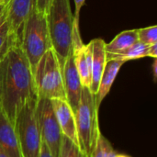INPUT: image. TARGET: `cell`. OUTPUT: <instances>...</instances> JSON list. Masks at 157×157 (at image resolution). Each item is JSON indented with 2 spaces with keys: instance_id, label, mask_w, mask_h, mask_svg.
Wrapping results in <instances>:
<instances>
[{
  "instance_id": "obj_1",
  "label": "cell",
  "mask_w": 157,
  "mask_h": 157,
  "mask_svg": "<svg viewBox=\"0 0 157 157\" xmlns=\"http://www.w3.org/2000/svg\"><path fill=\"white\" fill-rule=\"evenodd\" d=\"M33 98H38L33 72L18 40L0 60V107L14 123L21 108Z\"/></svg>"
},
{
  "instance_id": "obj_2",
  "label": "cell",
  "mask_w": 157,
  "mask_h": 157,
  "mask_svg": "<svg viewBox=\"0 0 157 157\" xmlns=\"http://www.w3.org/2000/svg\"><path fill=\"white\" fill-rule=\"evenodd\" d=\"M47 22L52 48L63 71L72 50L74 15L70 0H52L47 14Z\"/></svg>"
},
{
  "instance_id": "obj_3",
  "label": "cell",
  "mask_w": 157,
  "mask_h": 157,
  "mask_svg": "<svg viewBox=\"0 0 157 157\" xmlns=\"http://www.w3.org/2000/svg\"><path fill=\"white\" fill-rule=\"evenodd\" d=\"M98 110L96 95L89 88L83 87L75 115L79 147L87 157L91 156L101 133L98 122Z\"/></svg>"
},
{
  "instance_id": "obj_4",
  "label": "cell",
  "mask_w": 157,
  "mask_h": 157,
  "mask_svg": "<svg viewBox=\"0 0 157 157\" xmlns=\"http://www.w3.org/2000/svg\"><path fill=\"white\" fill-rule=\"evenodd\" d=\"M21 46L32 72L42 55L52 48L47 16L41 13L36 5L25 22L21 35Z\"/></svg>"
},
{
  "instance_id": "obj_5",
  "label": "cell",
  "mask_w": 157,
  "mask_h": 157,
  "mask_svg": "<svg viewBox=\"0 0 157 157\" xmlns=\"http://www.w3.org/2000/svg\"><path fill=\"white\" fill-rule=\"evenodd\" d=\"M33 76L38 98L51 100L66 99L63 71L52 48L49 49L38 62Z\"/></svg>"
},
{
  "instance_id": "obj_6",
  "label": "cell",
  "mask_w": 157,
  "mask_h": 157,
  "mask_svg": "<svg viewBox=\"0 0 157 157\" xmlns=\"http://www.w3.org/2000/svg\"><path fill=\"white\" fill-rule=\"evenodd\" d=\"M38 98L28 101L17 113L14 126L17 134L22 157H39L41 138L36 116Z\"/></svg>"
},
{
  "instance_id": "obj_7",
  "label": "cell",
  "mask_w": 157,
  "mask_h": 157,
  "mask_svg": "<svg viewBox=\"0 0 157 157\" xmlns=\"http://www.w3.org/2000/svg\"><path fill=\"white\" fill-rule=\"evenodd\" d=\"M36 116L41 142L48 147L53 157H58L63 133L58 124L51 99L38 98Z\"/></svg>"
},
{
  "instance_id": "obj_8",
  "label": "cell",
  "mask_w": 157,
  "mask_h": 157,
  "mask_svg": "<svg viewBox=\"0 0 157 157\" xmlns=\"http://www.w3.org/2000/svg\"><path fill=\"white\" fill-rule=\"evenodd\" d=\"M63 78L66 100L74 112H75L79 104L83 86L81 84L80 77L74 61L72 50L63 68Z\"/></svg>"
},
{
  "instance_id": "obj_9",
  "label": "cell",
  "mask_w": 157,
  "mask_h": 157,
  "mask_svg": "<svg viewBox=\"0 0 157 157\" xmlns=\"http://www.w3.org/2000/svg\"><path fill=\"white\" fill-rule=\"evenodd\" d=\"M36 5V0H6V10L7 18L17 40L21 41V35L25 22Z\"/></svg>"
},
{
  "instance_id": "obj_10",
  "label": "cell",
  "mask_w": 157,
  "mask_h": 157,
  "mask_svg": "<svg viewBox=\"0 0 157 157\" xmlns=\"http://www.w3.org/2000/svg\"><path fill=\"white\" fill-rule=\"evenodd\" d=\"M51 101L63 135L67 137L69 140L79 146L75 115L71 106L66 99L56 98L52 99Z\"/></svg>"
},
{
  "instance_id": "obj_11",
  "label": "cell",
  "mask_w": 157,
  "mask_h": 157,
  "mask_svg": "<svg viewBox=\"0 0 157 157\" xmlns=\"http://www.w3.org/2000/svg\"><path fill=\"white\" fill-rule=\"evenodd\" d=\"M0 148L8 157H22L14 123L0 107Z\"/></svg>"
},
{
  "instance_id": "obj_12",
  "label": "cell",
  "mask_w": 157,
  "mask_h": 157,
  "mask_svg": "<svg viewBox=\"0 0 157 157\" xmlns=\"http://www.w3.org/2000/svg\"><path fill=\"white\" fill-rule=\"evenodd\" d=\"M92 52L91 61V85L90 91L97 95L100 83V78L107 63L106 42L102 39H94L90 42Z\"/></svg>"
},
{
  "instance_id": "obj_13",
  "label": "cell",
  "mask_w": 157,
  "mask_h": 157,
  "mask_svg": "<svg viewBox=\"0 0 157 157\" xmlns=\"http://www.w3.org/2000/svg\"><path fill=\"white\" fill-rule=\"evenodd\" d=\"M125 62L120 60H109L106 63L105 68L103 70L100 83L98 86V91L96 95V101L98 108L100 107L103 99L109 93L111 86L117 77V75L121 67L124 64Z\"/></svg>"
},
{
  "instance_id": "obj_14",
  "label": "cell",
  "mask_w": 157,
  "mask_h": 157,
  "mask_svg": "<svg viewBox=\"0 0 157 157\" xmlns=\"http://www.w3.org/2000/svg\"><path fill=\"white\" fill-rule=\"evenodd\" d=\"M136 41H138L137 29L124 30L118 34L110 42L106 43V52L111 54L120 53L127 50Z\"/></svg>"
},
{
  "instance_id": "obj_15",
  "label": "cell",
  "mask_w": 157,
  "mask_h": 157,
  "mask_svg": "<svg viewBox=\"0 0 157 157\" xmlns=\"http://www.w3.org/2000/svg\"><path fill=\"white\" fill-rule=\"evenodd\" d=\"M18 41L12 32L6 10L0 15V60L6 54L13 44Z\"/></svg>"
},
{
  "instance_id": "obj_16",
  "label": "cell",
  "mask_w": 157,
  "mask_h": 157,
  "mask_svg": "<svg viewBox=\"0 0 157 157\" xmlns=\"http://www.w3.org/2000/svg\"><path fill=\"white\" fill-rule=\"evenodd\" d=\"M149 47H150V45L144 44L138 40L134 44H132L131 47H129L127 50L123 51L122 52L115 53V54L107 53V61L120 60V61H123L126 63L127 61L148 57Z\"/></svg>"
},
{
  "instance_id": "obj_17",
  "label": "cell",
  "mask_w": 157,
  "mask_h": 157,
  "mask_svg": "<svg viewBox=\"0 0 157 157\" xmlns=\"http://www.w3.org/2000/svg\"><path fill=\"white\" fill-rule=\"evenodd\" d=\"M117 153L115 152L110 142L100 133L97 144L90 157H114Z\"/></svg>"
},
{
  "instance_id": "obj_18",
  "label": "cell",
  "mask_w": 157,
  "mask_h": 157,
  "mask_svg": "<svg viewBox=\"0 0 157 157\" xmlns=\"http://www.w3.org/2000/svg\"><path fill=\"white\" fill-rule=\"evenodd\" d=\"M58 157H87L78 145L63 135Z\"/></svg>"
},
{
  "instance_id": "obj_19",
  "label": "cell",
  "mask_w": 157,
  "mask_h": 157,
  "mask_svg": "<svg viewBox=\"0 0 157 157\" xmlns=\"http://www.w3.org/2000/svg\"><path fill=\"white\" fill-rule=\"evenodd\" d=\"M137 33L139 41L147 45H153L157 43V27L155 25L138 29Z\"/></svg>"
},
{
  "instance_id": "obj_20",
  "label": "cell",
  "mask_w": 157,
  "mask_h": 157,
  "mask_svg": "<svg viewBox=\"0 0 157 157\" xmlns=\"http://www.w3.org/2000/svg\"><path fill=\"white\" fill-rule=\"evenodd\" d=\"M52 0H36V7L47 16Z\"/></svg>"
},
{
  "instance_id": "obj_21",
  "label": "cell",
  "mask_w": 157,
  "mask_h": 157,
  "mask_svg": "<svg viewBox=\"0 0 157 157\" xmlns=\"http://www.w3.org/2000/svg\"><path fill=\"white\" fill-rule=\"evenodd\" d=\"M75 2V15H74V18L76 20H79L80 17V11L82 6L85 5L86 0H74Z\"/></svg>"
},
{
  "instance_id": "obj_22",
  "label": "cell",
  "mask_w": 157,
  "mask_h": 157,
  "mask_svg": "<svg viewBox=\"0 0 157 157\" xmlns=\"http://www.w3.org/2000/svg\"><path fill=\"white\" fill-rule=\"evenodd\" d=\"M39 157H53L52 153L50 152V150L48 149V147L43 143L41 144V148H40V152Z\"/></svg>"
},
{
  "instance_id": "obj_23",
  "label": "cell",
  "mask_w": 157,
  "mask_h": 157,
  "mask_svg": "<svg viewBox=\"0 0 157 157\" xmlns=\"http://www.w3.org/2000/svg\"><path fill=\"white\" fill-rule=\"evenodd\" d=\"M148 57H152L153 59L157 58V43L150 45L149 52H148Z\"/></svg>"
},
{
  "instance_id": "obj_24",
  "label": "cell",
  "mask_w": 157,
  "mask_h": 157,
  "mask_svg": "<svg viewBox=\"0 0 157 157\" xmlns=\"http://www.w3.org/2000/svg\"><path fill=\"white\" fill-rule=\"evenodd\" d=\"M153 75H154V80L155 82L157 77V58L154 59V63H153Z\"/></svg>"
},
{
  "instance_id": "obj_25",
  "label": "cell",
  "mask_w": 157,
  "mask_h": 157,
  "mask_svg": "<svg viewBox=\"0 0 157 157\" xmlns=\"http://www.w3.org/2000/svg\"><path fill=\"white\" fill-rule=\"evenodd\" d=\"M5 8H6V4H3V5H0V15L4 12V10H5Z\"/></svg>"
},
{
  "instance_id": "obj_26",
  "label": "cell",
  "mask_w": 157,
  "mask_h": 157,
  "mask_svg": "<svg viewBox=\"0 0 157 157\" xmlns=\"http://www.w3.org/2000/svg\"><path fill=\"white\" fill-rule=\"evenodd\" d=\"M114 157H131V156L126 155H122V154H116Z\"/></svg>"
},
{
  "instance_id": "obj_27",
  "label": "cell",
  "mask_w": 157,
  "mask_h": 157,
  "mask_svg": "<svg viewBox=\"0 0 157 157\" xmlns=\"http://www.w3.org/2000/svg\"><path fill=\"white\" fill-rule=\"evenodd\" d=\"M0 157H8L3 151H2V149L0 148Z\"/></svg>"
},
{
  "instance_id": "obj_28",
  "label": "cell",
  "mask_w": 157,
  "mask_h": 157,
  "mask_svg": "<svg viewBox=\"0 0 157 157\" xmlns=\"http://www.w3.org/2000/svg\"><path fill=\"white\" fill-rule=\"evenodd\" d=\"M6 0H0V5H3V4H6Z\"/></svg>"
}]
</instances>
